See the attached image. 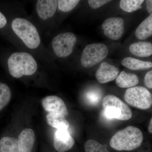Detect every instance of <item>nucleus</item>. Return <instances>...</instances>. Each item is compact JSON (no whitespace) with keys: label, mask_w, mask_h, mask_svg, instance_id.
<instances>
[{"label":"nucleus","mask_w":152,"mask_h":152,"mask_svg":"<svg viewBox=\"0 0 152 152\" xmlns=\"http://www.w3.org/2000/svg\"><path fill=\"white\" fill-rule=\"evenodd\" d=\"M143 135L139 128L129 126L117 132L110 141V146L118 151H131L140 146Z\"/></svg>","instance_id":"nucleus-1"},{"label":"nucleus","mask_w":152,"mask_h":152,"mask_svg":"<svg viewBox=\"0 0 152 152\" xmlns=\"http://www.w3.org/2000/svg\"><path fill=\"white\" fill-rule=\"evenodd\" d=\"M8 66L11 75L16 78L32 75L38 68L34 57L25 52H16L11 55L8 60Z\"/></svg>","instance_id":"nucleus-2"},{"label":"nucleus","mask_w":152,"mask_h":152,"mask_svg":"<svg viewBox=\"0 0 152 152\" xmlns=\"http://www.w3.org/2000/svg\"><path fill=\"white\" fill-rule=\"evenodd\" d=\"M12 28L15 34L29 48L36 49L39 45L40 37L37 28L29 21L16 18L12 22Z\"/></svg>","instance_id":"nucleus-3"},{"label":"nucleus","mask_w":152,"mask_h":152,"mask_svg":"<svg viewBox=\"0 0 152 152\" xmlns=\"http://www.w3.org/2000/svg\"><path fill=\"white\" fill-rule=\"evenodd\" d=\"M102 107L105 115L108 118L126 121L132 116L129 107L114 95H107L104 98Z\"/></svg>","instance_id":"nucleus-4"},{"label":"nucleus","mask_w":152,"mask_h":152,"mask_svg":"<svg viewBox=\"0 0 152 152\" xmlns=\"http://www.w3.org/2000/svg\"><path fill=\"white\" fill-rule=\"evenodd\" d=\"M124 98L128 104L137 108L147 110L152 106L151 93L141 86L129 88L125 92Z\"/></svg>","instance_id":"nucleus-5"},{"label":"nucleus","mask_w":152,"mask_h":152,"mask_svg":"<svg viewBox=\"0 0 152 152\" xmlns=\"http://www.w3.org/2000/svg\"><path fill=\"white\" fill-rule=\"evenodd\" d=\"M108 49L106 45L102 43L90 44L83 51L81 63L85 68H90L100 63L107 57Z\"/></svg>","instance_id":"nucleus-6"},{"label":"nucleus","mask_w":152,"mask_h":152,"mask_svg":"<svg viewBox=\"0 0 152 152\" xmlns=\"http://www.w3.org/2000/svg\"><path fill=\"white\" fill-rule=\"evenodd\" d=\"M77 39L73 33H61L52 41V47L56 55L59 58L69 56L73 51Z\"/></svg>","instance_id":"nucleus-7"},{"label":"nucleus","mask_w":152,"mask_h":152,"mask_svg":"<svg viewBox=\"0 0 152 152\" xmlns=\"http://www.w3.org/2000/svg\"><path fill=\"white\" fill-rule=\"evenodd\" d=\"M104 34L107 37L118 40L122 37L124 32V23L121 18H111L106 20L102 25Z\"/></svg>","instance_id":"nucleus-8"},{"label":"nucleus","mask_w":152,"mask_h":152,"mask_svg":"<svg viewBox=\"0 0 152 152\" xmlns=\"http://www.w3.org/2000/svg\"><path fill=\"white\" fill-rule=\"evenodd\" d=\"M42 104L45 110L49 113H56L66 116L69 114L67 108L64 101L59 97L50 96L42 100Z\"/></svg>","instance_id":"nucleus-9"},{"label":"nucleus","mask_w":152,"mask_h":152,"mask_svg":"<svg viewBox=\"0 0 152 152\" xmlns=\"http://www.w3.org/2000/svg\"><path fill=\"white\" fill-rule=\"evenodd\" d=\"M74 139L67 130H57L54 136V147L59 152H65L72 148L75 145Z\"/></svg>","instance_id":"nucleus-10"},{"label":"nucleus","mask_w":152,"mask_h":152,"mask_svg":"<svg viewBox=\"0 0 152 152\" xmlns=\"http://www.w3.org/2000/svg\"><path fill=\"white\" fill-rule=\"evenodd\" d=\"M119 73L118 69L115 66L103 62L96 72V77L99 83L105 84L116 78Z\"/></svg>","instance_id":"nucleus-11"},{"label":"nucleus","mask_w":152,"mask_h":152,"mask_svg":"<svg viewBox=\"0 0 152 152\" xmlns=\"http://www.w3.org/2000/svg\"><path fill=\"white\" fill-rule=\"evenodd\" d=\"M58 1L56 0L38 1L36 10L39 17L44 20L51 18L56 11Z\"/></svg>","instance_id":"nucleus-12"},{"label":"nucleus","mask_w":152,"mask_h":152,"mask_svg":"<svg viewBox=\"0 0 152 152\" xmlns=\"http://www.w3.org/2000/svg\"><path fill=\"white\" fill-rule=\"evenodd\" d=\"M35 140V135L32 129L23 130L18 140L19 152H32Z\"/></svg>","instance_id":"nucleus-13"},{"label":"nucleus","mask_w":152,"mask_h":152,"mask_svg":"<svg viewBox=\"0 0 152 152\" xmlns=\"http://www.w3.org/2000/svg\"><path fill=\"white\" fill-rule=\"evenodd\" d=\"M138 77L137 75L122 71L116 78V83L121 88H131L138 84Z\"/></svg>","instance_id":"nucleus-14"},{"label":"nucleus","mask_w":152,"mask_h":152,"mask_svg":"<svg viewBox=\"0 0 152 152\" xmlns=\"http://www.w3.org/2000/svg\"><path fill=\"white\" fill-rule=\"evenodd\" d=\"M47 122L49 125L57 130H66L69 123L64 115L56 113H48L47 115Z\"/></svg>","instance_id":"nucleus-15"},{"label":"nucleus","mask_w":152,"mask_h":152,"mask_svg":"<svg viewBox=\"0 0 152 152\" xmlns=\"http://www.w3.org/2000/svg\"><path fill=\"white\" fill-rule=\"evenodd\" d=\"M129 50L136 56L149 57L152 55V44L148 42L134 43L130 46Z\"/></svg>","instance_id":"nucleus-16"},{"label":"nucleus","mask_w":152,"mask_h":152,"mask_svg":"<svg viewBox=\"0 0 152 152\" xmlns=\"http://www.w3.org/2000/svg\"><path fill=\"white\" fill-rule=\"evenodd\" d=\"M152 35V15H150L141 23L135 31L137 38L140 40L146 39Z\"/></svg>","instance_id":"nucleus-17"},{"label":"nucleus","mask_w":152,"mask_h":152,"mask_svg":"<svg viewBox=\"0 0 152 152\" xmlns=\"http://www.w3.org/2000/svg\"><path fill=\"white\" fill-rule=\"evenodd\" d=\"M121 64L132 70H138L149 69L152 67V63L150 61H144L132 57H127L121 61Z\"/></svg>","instance_id":"nucleus-18"},{"label":"nucleus","mask_w":152,"mask_h":152,"mask_svg":"<svg viewBox=\"0 0 152 152\" xmlns=\"http://www.w3.org/2000/svg\"><path fill=\"white\" fill-rule=\"evenodd\" d=\"M0 152H19L18 140L11 137H4L0 140Z\"/></svg>","instance_id":"nucleus-19"},{"label":"nucleus","mask_w":152,"mask_h":152,"mask_svg":"<svg viewBox=\"0 0 152 152\" xmlns=\"http://www.w3.org/2000/svg\"><path fill=\"white\" fill-rule=\"evenodd\" d=\"M143 0H121L120 7L123 10L127 12H132L141 8Z\"/></svg>","instance_id":"nucleus-20"},{"label":"nucleus","mask_w":152,"mask_h":152,"mask_svg":"<svg viewBox=\"0 0 152 152\" xmlns=\"http://www.w3.org/2000/svg\"><path fill=\"white\" fill-rule=\"evenodd\" d=\"M11 91L7 85L0 83V111L8 104L11 99Z\"/></svg>","instance_id":"nucleus-21"},{"label":"nucleus","mask_w":152,"mask_h":152,"mask_svg":"<svg viewBox=\"0 0 152 152\" xmlns=\"http://www.w3.org/2000/svg\"><path fill=\"white\" fill-rule=\"evenodd\" d=\"M85 150L86 152H110L106 145L94 140H89L86 142Z\"/></svg>","instance_id":"nucleus-22"},{"label":"nucleus","mask_w":152,"mask_h":152,"mask_svg":"<svg viewBox=\"0 0 152 152\" xmlns=\"http://www.w3.org/2000/svg\"><path fill=\"white\" fill-rule=\"evenodd\" d=\"M79 2V0H60L58 1V6L60 10L67 12L73 10Z\"/></svg>","instance_id":"nucleus-23"},{"label":"nucleus","mask_w":152,"mask_h":152,"mask_svg":"<svg viewBox=\"0 0 152 152\" xmlns=\"http://www.w3.org/2000/svg\"><path fill=\"white\" fill-rule=\"evenodd\" d=\"M101 94L99 90H91L86 94V97L90 104H96L101 100Z\"/></svg>","instance_id":"nucleus-24"},{"label":"nucleus","mask_w":152,"mask_h":152,"mask_svg":"<svg viewBox=\"0 0 152 152\" xmlns=\"http://www.w3.org/2000/svg\"><path fill=\"white\" fill-rule=\"evenodd\" d=\"M111 1L110 0H89L88 2L91 7L92 9H96Z\"/></svg>","instance_id":"nucleus-25"},{"label":"nucleus","mask_w":152,"mask_h":152,"mask_svg":"<svg viewBox=\"0 0 152 152\" xmlns=\"http://www.w3.org/2000/svg\"><path fill=\"white\" fill-rule=\"evenodd\" d=\"M144 82L147 88H152V70L149 71L147 73L144 78Z\"/></svg>","instance_id":"nucleus-26"},{"label":"nucleus","mask_w":152,"mask_h":152,"mask_svg":"<svg viewBox=\"0 0 152 152\" xmlns=\"http://www.w3.org/2000/svg\"><path fill=\"white\" fill-rule=\"evenodd\" d=\"M7 23V20L6 17L0 12V28L4 27Z\"/></svg>","instance_id":"nucleus-27"},{"label":"nucleus","mask_w":152,"mask_h":152,"mask_svg":"<svg viewBox=\"0 0 152 152\" xmlns=\"http://www.w3.org/2000/svg\"><path fill=\"white\" fill-rule=\"evenodd\" d=\"M146 5L147 10L150 15L152 14V1L151 0H148L146 1Z\"/></svg>","instance_id":"nucleus-28"},{"label":"nucleus","mask_w":152,"mask_h":152,"mask_svg":"<svg viewBox=\"0 0 152 152\" xmlns=\"http://www.w3.org/2000/svg\"><path fill=\"white\" fill-rule=\"evenodd\" d=\"M148 131L151 134L152 133V118H151L148 126Z\"/></svg>","instance_id":"nucleus-29"}]
</instances>
